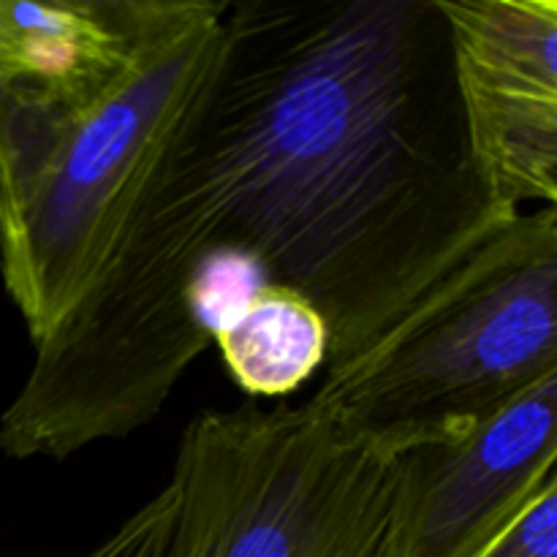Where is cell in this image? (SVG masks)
I'll use <instances>...</instances> for the list:
<instances>
[{
	"label": "cell",
	"mask_w": 557,
	"mask_h": 557,
	"mask_svg": "<svg viewBox=\"0 0 557 557\" xmlns=\"http://www.w3.org/2000/svg\"><path fill=\"white\" fill-rule=\"evenodd\" d=\"M188 139L221 250L319 310L326 370L522 212L473 156L438 0H234Z\"/></svg>",
	"instance_id": "1"
},
{
	"label": "cell",
	"mask_w": 557,
	"mask_h": 557,
	"mask_svg": "<svg viewBox=\"0 0 557 557\" xmlns=\"http://www.w3.org/2000/svg\"><path fill=\"white\" fill-rule=\"evenodd\" d=\"M188 131L96 281L33 341L30 373L0 417L3 455L65 460L128 438L161 413L212 343L196 288L221 237Z\"/></svg>",
	"instance_id": "2"
},
{
	"label": "cell",
	"mask_w": 557,
	"mask_h": 557,
	"mask_svg": "<svg viewBox=\"0 0 557 557\" xmlns=\"http://www.w3.org/2000/svg\"><path fill=\"white\" fill-rule=\"evenodd\" d=\"M226 5L161 0L125 74L41 161L0 185V275L30 341L96 281L205 103Z\"/></svg>",
	"instance_id": "3"
},
{
	"label": "cell",
	"mask_w": 557,
	"mask_h": 557,
	"mask_svg": "<svg viewBox=\"0 0 557 557\" xmlns=\"http://www.w3.org/2000/svg\"><path fill=\"white\" fill-rule=\"evenodd\" d=\"M557 373V207L522 210L310 397L386 451L457 433Z\"/></svg>",
	"instance_id": "4"
},
{
	"label": "cell",
	"mask_w": 557,
	"mask_h": 557,
	"mask_svg": "<svg viewBox=\"0 0 557 557\" xmlns=\"http://www.w3.org/2000/svg\"><path fill=\"white\" fill-rule=\"evenodd\" d=\"M395 455L313 400L185 428L166 557H381Z\"/></svg>",
	"instance_id": "5"
},
{
	"label": "cell",
	"mask_w": 557,
	"mask_h": 557,
	"mask_svg": "<svg viewBox=\"0 0 557 557\" xmlns=\"http://www.w3.org/2000/svg\"><path fill=\"white\" fill-rule=\"evenodd\" d=\"M557 479V373L457 433L395 451L381 557H473Z\"/></svg>",
	"instance_id": "6"
},
{
	"label": "cell",
	"mask_w": 557,
	"mask_h": 557,
	"mask_svg": "<svg viewBox=\"0 0 557 557\" xmlns=\"http://www.w3.org/2000/svg\"><path fill=\"white\" fill-rule=\"evenodd\" d=\"M473 156L498 196L557 207V0H438Z\"/></svg>",
	"instance_id": "7"
},
{
	"label": "cell",
	"mask_w": 557,
	"mask_h": 557,
	"mask_svg": "<svg viewBox=\"0 0 557 557\" xmlns=\"http://www.w3.org/2000/svg\"><path fill=\"white\" fill-rule=\"evenodd\" d=\"M158 0H0V185L125 74Z\"/></svg>",
	"instance_id": "8"
},
{
	"label": "cell",
	"mask_w": 557,
	"mask_h": 557,
	"mask_svg": "<svg viewBox=\"0 0 557 557\" xmlns=\"http://www.w3.org/2000/svg\"><path fill=\"white\" fill-rule=\"evenodd\" d=\"M210 337L234 384L250 397L292 395L330 359V330L319 310L272 281H261L221 315Z\"/></svg>",
	"instance_id": "9"
},
{
	"label": "cell",
	"mask_w": 557,
	"mask_h": 557,
	"mask_svg": "<svg viewBox=\"0 0 557 557\" xmlns=\"http://www.w3.org/2000/svg\"><path fill=\"white\" fill-rule=\"evenodd\" d=\"M473 557H557V479L544 484Z\"/></svg>",
	"instance_id": "10"
},
{
	"label": "cell",
	"mask_w": 557,
	"mask_h": 557,
	"mask_svg": "<svg viewBox=\"0 0 557 557\" xmlns=\"http://www.w3.org/2000/svg\"><path fill=\"white\" fill-rule=\"evenodd\" d=\"M174 517H177V498L172 490L163 487L156 498L147 500L139 511H134L123 525L114 528L101 544L82 557H166Z\"/></svg>",
	"instance_id": "11"
}]
</instances>
